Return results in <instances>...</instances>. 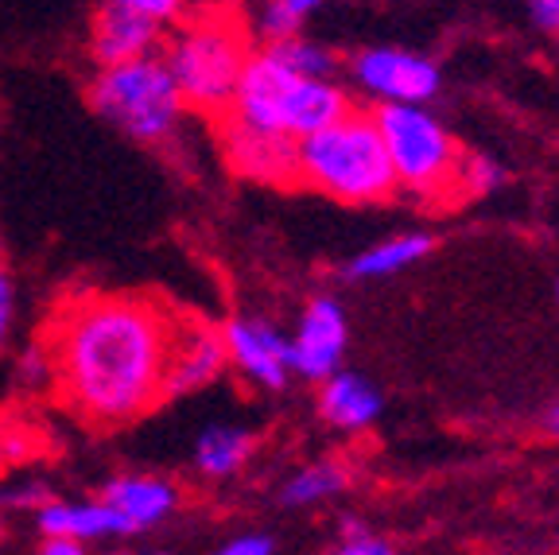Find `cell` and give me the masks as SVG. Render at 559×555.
<instances>
[{
    "mask_svg": "<svg viewBox=\"0 0 559 555\" xmlns=\"http://www.w3.org/2000/svg\"><path fill=\"white\" fill-rule=\"evenodd\" d=\"M179 315L148 295H79L51 322L55 389L102 427L129 424L167 397Z\"/></svg>",
    "mask_w": 559,
    "mask_h": 555,
    "instance_id": "6da1fadb",
    "label": "cell"
},
{
    "mask_svg": "<svg viewBox=\"0 0 559 555\" xmlns=\"http://www.w3.org/2000/svg\"><path fill=\"white\" fill-rule=\"evenodd\" d=\"M349 114V97L331 79H311L280 59L276 51H257L245 62L229 109L222 117L304 140Z\"/></svg>",
    "mask_w": 559,
    "mask_h": 555,
    "instance_id": "7a4b0ae2",
    "label": "cell"
},
{
    "mask_svg": "<svg viewBox=\"0 0 559 555\" xmlns=\"http://www.w3.org/2000/svg\"><path fill=\"white\" fill-rule=\"evenodd\" d=\"M299 182L338 202H381L396 191V172L373 114H342L299 140Z\"/></svg>",
    "mask_w": 559,
    "mask_h": 555,
    "instance_id": "3957f363",
    "label": "cell"
},
{
    "mask_svg": "<svg viewBox=\"0 0 559 555\" xmlns=\"http://www.w3.org/2000/svg\"><path fill=\"white\" fill-rule=\"evenodd\" d=\"M249 32L234 16H194L167 39V67L183 90L187 109L218 121L229 109L245 62H249Z\"/></svg>",
    "mask_w": 559,
    "mask_h": 555,
    "instance_id": "277c9868",
    "label": "cell"
},
{
    "mask_svg": "<svg viewBox=\"0 0 559 555\" xmlns=\"http://www.w3.org/2000/svg\"><path fill=\"white\" fill-rule=\"evenodd\" d=\"M90 105L102 121H109L140 144L167 140L187 109L171 67L156 55H140V59L97 70L94 86H90Z\"/></svg>",
    "mask_w": 559,
    "mask_h": 555,
    "instance_id": "5b68a950",
    "label": "cell"
},
{
    "mask_svg": "<svg viewBox=\"0 0 559 555\" xmlns=\"http://www.w3.org/2000/svg\"><path fill=\"white\" fill-rule=\"evenodd\" d=\"M373 117L393 160L396 187L428 199H463V152L424 105L384 102Z\"/></svg>",
    "mask_w": 559,
    "mask_h": 555,
    "instance_id": "8992f818",
    "label": "cell"
},
{
    "mask_svg": "<svg viewBox=\"0 0 559 555\" xmlns=\"http://www.w3.org/2000/svg\"><path fill=\"white\" fill-rule=\"evenodd\" d=\"M218 132L226 164L237 175L253 182H284V187L299 182V140L234 121V117H218Z\"/></svg>",
    "mask_w": 559,
    "mask_h": 555,
    "instance_id": "52a82bcc",
    "label": "cell"
},
{
    "mask_svg": "<svg viewBox=\"0 0 559 555\" xmlns=\"http://www.w3.org/2000/svg\"><path fill=\"white\" fill-rule=\"evenodd\" d=\"M354 74L369 94L384 102H412L424 105L439 94V67L424 55L396 51V47H373L361 51L354 62Z\"/></svg>",
    "mask_w": 559,
    "mask_h": 555,
    "instance_id": "ba28073f",
    "label": "cell"
},
{
    "mask_svg": "<svg viewBox=\"0 0 559 555\" xmlns=\"http://www.w3.org/2000/svg\"><path fill=\"white\" fill-rule=\"evenodd\" d=\"M229 362L264 389H284L292 369V342L264 319H234L226 330Z\"/></svg>",
    "mask_w": 559,
    "mask_h": 555,
    "instance_id": "9c48e42d",
    "label": "cell"
},
{
    "mask_svg": "<svg viewBox=\"0 0 559 555\" xmlns=\"http://www.w3.org/2000/svg\"><path fill=\"white\" fill-rule=\"evenodd\" d=\"M342 350H346V311L323 295L299 319V334L292 339V369L307 381H326L338 369Z\"/></svg>",
    "mask_w": 559,
    "mask_h": 555,
    "instance_id": "30bf717a",
    "label": "cell"
},
{
    "mask_svg": "<svg viewBox=\"0 0 559 555\" xmlns=\"http://www.w3.org/2000/svg\"><path fill=\"white\" fill-rule=\"evenodd\" d=\"M159 35H164L159 20L144 16L129 4H117V0H105L94 12V24H90V55L97 59V67H114V62L152 55Z\"/></svg>",
    "mask_w": 559,
    "mask_h": 555,
    "instance_id": "8fae6325",
    "label": "cell"
},
{
    "mask_svg": "<svg viewBox=\"0 0 559 555\" xmlns=\"http://www.w3.org/2000/svg\"><path fill=\"white\" fill-rule=\"evenodd\" d=\"M226 362H229L226 334L183 319L179 322V334H175L171 362H167V397H179V392H191L210 381H218Z\"/></svg>",
    "mask_w": 559,
    "mask_h": 555,
    "instance_id": "7c38bea8",
    "label": "cell"
},
{
    "mask_svg": "<svg viewBox=\"0 0 559 555\" xmlns=\"http://www.w3.org/2000/svg\"><path fill=\"white\" fill-rule=\"evenodd\" d=\"M35 524L44 536H74L82 544L90 540L136 536V524L121 509L105 501H44L35 512Z\"/></svg>",
    "mask_w": 559,
    "mask_h": 555,
    "instance_id": "4fadbf2b",
    "label": "cell"
},
{
    "mask_svg": "<svg viewBox=\"0 0 559 555\" xmlns=\"http://www.w3.org/2000/svg\"><path fill=\"white\" fill-rule=\"evenodd\" d=\"M102 497L114 509H121L136 532L156 529L159 521H167L179 505V494H175L171 482H159V477H114L109 486L102 489Z\"/></svg>",
    "mask_w": 559,
    "mask_h": 555,
    "instance_id": "5bb4252c",
    "label": "cell"
},
{
    "mask_svg": "<svg viewBox=\"0 0 559 555\" xmlns=\"http://www.w3.org/2000/svg\"><path fill=\"white\" fill-rule=\"evenodd\" d=\"M319 409H323L326 424L342 427V432H358V427H369L381 416V392H377L366 377L338 374V369H334L323 385Z\"/></svg>",
    "mask_w": 559,
    "mask_h": 555,
    "instance_id": "9a60e30c",
    "label": "cell"
},
{
    "mask_svg": "<svg viewBox=\"0 0 559 555\" xmlns=\"http://www.w3.org/2000/svg\"><path fill=\"white\" fill-rule=\"evenodd\" d=\"M253 454V435L241 427H206L194 442V467L206 477H229Z\"/></svg>",
    "mask_w": 559,
    "mask_h": 555,
    "instance_id": "2e32d148",
    "label": "cell"
},
{
    "mask_svg": "<svg viewBox=\"0 0 559 555\" xmlns=\"http://www.w3.org/2000/svg\"><path fill=\"white\" fill-rule=\"evenodd\" d=\"M431 252V237L428 234H404L393 237V241H381L373 249L358 252L354 261H349V276L358 280H373V276H393V272L408 269V264L424 261Z\"/></svg>",
    "mask_w": 559,
    "mask_h": 555,
    "instance_id": "e0dca14e",
    "label": "cell"
},
{
    "mask_svg": "<svg viewBox=\"0 0 559 555\" xmlns=\"http://www.w3.org/2000/svg\"><path fill=\"white\" fill-rule=\"evenodd\" d=\"M346 467L342 462H314V467L299 470L292 477L288 486H284V501L288 505H314V501H326L334 497L338 489H346Z\"/></svg>",
    "mask_w": 559,
    "mask_h": 555,
    "instance_id": "ac0fdd59",
    "label": "cell"
},
{
    "mask_svg": "<svg viewBox=\"0 0 559 555\" xmlns=\"http://www.w3.org/2000/svg\"><path fill=\"white\" fill-rule=\"evenodd\" d=\"M272 51L280 55V59L288 62V67H296L299 74H311V79H331L334 74V51L323 44H314V39H299V35H292V39H280V44H272Z\"/></svg>",
    "mask_w": 559,
    "mask_h": 555,
    "instance_id": "d6986e66",
    "label": "cell"
},
{
    "mask_svg": "<svg viewBox=\"0 0 559 555\" xmlns=\"http://www.w3.org/2000/svg\"><path fill=\"white\" fill-rule=\"evenodd\" d=\"M493 187H501V167L493 160L463 156V199H478V194H489Z\"/></svg>",
    "mask_w": 559,
    "mask_h": 555,
    "instance_id": "ffe728a7",
    "label": "cell"
},
{
    "mask_svg": "<svg viewBox=\"0 0 559 555\" xmlns=\"http://www.w3.org/2000/svg\"><path fill=\"white\" fill-rule=\"evenodd\" d=\"M338 552H346V555H389L393 547L384 544V540H377V532L369 529V524H361V521H342V529H338Z\"/></svg>",
    "mask_w": 559,
    "mask_h": 555,
    "instance_id": "44dd1931",
    "label": "cell"
},
{
    "mask_svg": "<svg viewBox=\"0 0 559 555\" xmlns=\"http://www.w3.org/2000/svg\"><path fill=\"white\" fill-rule=\"evenodd\" d=\"M299 24H304V16H296L292 9H284L280 0H269L261 9V35L269 39V44H280V39H292V35H299Z\"/></svg>",
    "mask_w": 559,
    "mask_h": 555,
    "instance_id": "7402d4cb",
    "label": "cell"
},
{
    "mask_svg": "<svg viewBox=\"0 0 559 555\" xmlns=\"http://www.w3.org/2000/svg\"><path fill=\"white\" fill-rule=\"evenodd\" d=\"M117 4H129V9L144 12V16L159 20V24H171V20L183 16L191 0H117Z\"/></svg>",
    "mask_w": 559,
    "mask_h": 555,
    "instance_id": "603a6c76",
    "label": "cell"
},
{
    "mask_svg": "<svg viewBox=\"0 0 559 555\" xmlns=\"http://www.w3.org/2000/svg\"><path fill=\"white\" fill-rule=\"evenodd\" d=\"M12 315H16V287H12V276H9V272H0V346L9 342Z\"/></svg>",
    "mask_w": 559,
    "mask_h": 555,
    "instance_id": "cb8c5ba5",
    "label": "cell"
},
{
    "mask_svg": "<svg viewBox=\"0 0 559 555\" xmlns=\"http://www.w3.org/2000/svg\"><path fill=\"white\" fill-rule=\"evenodd\" d=\"M222 552L226 555H272L276 544H272L269 536H261V532H249V536H237V540H229V544H222Z\"/></svg>",
    "mask_w": 559,
    "mask_h": 555,
    "instance_id": "d4e9b609",
    "label": "cell"
},
{
    "mask_svg": "<svg viewBox=\"0 0 559 555\" xmlns=\"http://www.w3.org/2000/svg\"><path fill=\"white\" fill-rule=\"evenodd\" d=\"M51 501L44 486H20L9 489V494H0V505H9V509H27V505H44Z\"/></svg>",
    "mask_w": 559,
    "mask_h": 555,
    "instance_id": "484cf974",
    "label": "cell"
},
{
    "mask_svg": "<svg viewBox=\"0 0 559 555\" xmlns=\"http://www.w3.org/2000/svg\"><path fill=\"white\" fill-rule=\"evenodd\" d=\"M528 12L544 32H559V0H528Z\"/></svg>",
    "mask_w": 559,
    "mask_h": 555,
    "instance_id": "4316f807",
    "label": "cell"
},
{
    "mask_svg": "<svg viewBox=\"0 0 559 555\" xmlns=\"http://www.w3.org/2000/svg\"><path fill=\"white\" fill-rule=\"evenodd\" d=\"M44 552L47 555H82V552H86V544H82V540H74V536H47Z\"/></svg>",
    "mask_w": 559,
    "mask_h": 555,
    "instance_id": "83f0119b",
    "label": "cell"
},
{
    "mask_svg": "<svg viewBox=\"0 0 559 555\" xmlns=\"http://www.w3.org/2000/svg\"><path fill=\"white\" fill-rule=\"evenodd\" d=\"M280 4H284V9H292L296 12V16H311L314 9H319V4H323V0H280Z\"/></svg>",
    "mask_w": 559,
    "mask_h": 555,
    "instance_id": "f1b7e54d",
    "label": "cell"
},
{
    "mask_svg": "<svg viewBox=\"0 0 559 555\" xmlns=\"http://www.w3.org/2000/svg\"><path fill=\"white\" fill-rule=\"evenodd\" d=\"M551 427H556V432H559V409L551 412Z\"/></svg>",
    "mask_w": 559,
    "mask_h": 555,
    "instance_id": "f546056e",
    "label": "cell"
},
{
    "mask_svg": "<svg viewBox=\"0 0 559 555\" xmlns=\"http://www.w3.org/2000/svg\"><path fill=\"white\" fill-rule=\"evenodd\" d=\"M0 540H4V529H0Z\"/></svg>",
    "mask_w": 559,
    "mask_h": 555,
    "instance_id": "4dcf8cb0",
    "label": "cell"
},
{
    "mask_svg": "<svg viewBox=\"0 0 559 555\" xmlns=\"http://www.w3.org/2000/svg\"><path fill=\"white\" fill-rule=\"evenodd\" d=\"M556 299H559V287H556Z\"/></svg>",
    "mask_w": 559,
    "mask_h": 555,
    "instance_id": "1f68e13d",
    "label": "cell"
}]
</instances>
